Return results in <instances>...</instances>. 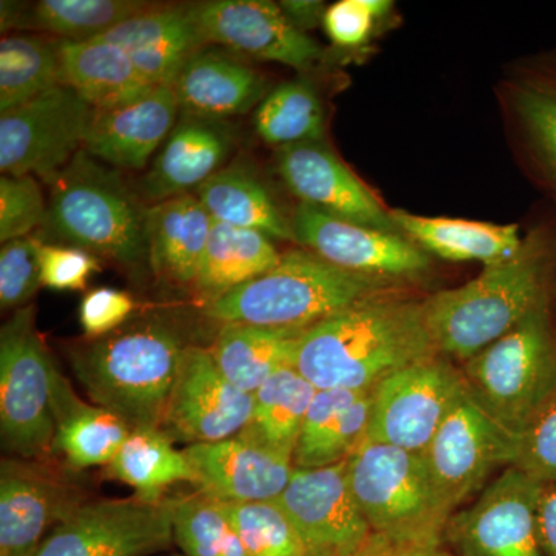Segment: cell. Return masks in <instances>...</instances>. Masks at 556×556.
<instances>
[{"label":"cell","mask_w":556,"mask_h":556,"mask_svg":"<svg viewBox=\"0 0 556 556\" xmlns=\"http://www.w3.org/2000/svg\"><path fill=\"white\" fill-rule=\"evenodd\" d=\"M134 309L135 300L129 292L94 288L80 300L79 324L87 339L104 338L123 327Z\"/></svg>","instance_id":"obj_46"},{"label":"cell","mask_w":556,"mask_h":556,"mask_svg":"<svg viewBox=\"0 0 556 556\" xmlns=\"http://www.w3.org/2000/svg\"><path fill=\"white\" fill-rule=\"evenodd\" d=\"M80 500L33 460L9 457L0 467V556H35L51 530Z\"/></svg>","instance_id":"obj_18"},{"label":"cell","mask_w":556,"mask_h":556,"mask_svg":"<svg viewBox=\"0 0 556 556\" xmlns=\"http://www.w3.org/2000/svg\"><path fill=\"white\" fill-rule=\"evenodd\" d=\"M276 503L308 556H353L371 533L351 492L346 459L331 467L294 468Z\"/></svg>","instance_id":"obj_15"},{"label":"cell","mask_w":556,"mask_h":556,"mask_svg":"<svg viewBox=\"0 0 556 556\" xmlns=\"http://www.w3.org/2000/svg\"><path fill=\"white\" fill-rule=\"evenodd\" d=\"M281 10L289 17V21L302 30V27L316 24L318 16H320L321 7L320 2H281ZM303 31V30H302Z\"/></svg>","instance_id":"obj_49"},{"label":"cell","mask_w":556,"mask_h":556,"mask_svg":"<svg viewBox=\"0 0 556 556\" xmlns=\"http://www.w3.org/2000/svg\"><path fill=\"white\" fill-rule=\"evenodd\" d=\"M280 258L276 244L265 233L212 218L193 291L206 306L268 273Z\"/></svg>","instance_id":"obj_30"},{"label":"cell","mask_w":556,"mask_h":556,"mask_svg":"<svg viewBox=\"0 0 556 556\" xmlns=\"http://www.w3.org/2000/svg\"><path fill=\"white\" fill-rule=\"evenodd\" d=\"M302 334L299 329L225 324L208 350L226 379L244 393L254 394L270 376L292 367Z\"/></svg>","instance_id":"obj_32"},{"label":"cell","mask_w":556,"mask_h":556,"mask_svg":"<svg viewBox=\"0 0 556 556\" xmlns=\"http://www.w3.org/2000/svg\"><path fill=\"white\" fill-rule=\"evenodd\" d=\"M277 170L300 204L368 228L397 232L391 214L383 211L361 179L320 142L278 149Z\"/></svg>","instance_id":"obj_19"},{"label":"cell","mask_w":556,"mask_h":556,"mask_svg":"<svg viewBox=\"0 0 556 556\" xmlns=\"http://www.w3.org/2000/svg\"><path fill=\"white\" fill-rule=\"evenodd\" d=\"M543 484L508 467L477 503L450 518L445 538L457 556H544L536 529Z\"/></svg>","instance_id":"obj_14"},{"label":"cell","mask_w":556,"mask_h":556,"mask_svg":"<svg viewBox=\"0 0 556 556\" xmlns=\"http://www.w3.org/2000/svg\"><path fill=\"white\" fill-rule=\"evenodd\" d=\"M61 83V40L10 35L0 40V113L11 112Z\"/></svg>","instance_id":"obj_35"},{"label":"cell","mask_w":556,"mask_h":556,"mask_svg":"<svg viewBox=\"0 0 556 556\" xmlns=\"http://www.w3.org/2000/svg\"><path fill=\"white\" fill-rule=\"evenodd\" d=\"M353 556H457L447 548L434 544L402 543L378 533H369L365 543Z\"/></svg>","instance_id":"obj_47"},{"label":"cell","mask_w":556,"mask_h":556,"mask_svg":"<svg viewBox=\"0 0 556 556\" xmlns=\"http://www.w3.org/2000/svg\"><path fill=\"white\" fill-rule=\"evenodd\" d=\"M179 104L172 84L135 100L93 109L83 149L112 167L141 170L177 126Z\"/></svg>","instance_id":"obj_21"},{"label":"cell","mask_w":556,"mask_h":556,"mask_svg":"<svg viewBox=\"0 0 556 556\" xmlns=\"http://www.w3.org/2000/svg\"><path fill=\"white\" fill-rule=\"evenodd\" d=\"M536 529L544 556H556V485H544L538 500Z\"/></svg>","instance_id":"obj_48"},{"label":"cell","mask_w":556,"mask_h":556,"mask_svg":"<svg viewBox=\"0 0 556 556\" xmlns=\"http://www.w3.org/2000/svg\"><path fill=\"white\" fill-rule=\"evenodd\" d=\"M518 448L519 434L467 388L422 455L438 489L456 511L496 468L515 466Z\"/></svg>","instance_id":"obj_10"},{"label":"cell","mask_w":556,"mask_h":556,"mask_svg":"<svg viewBox=\"0 0 556 556\" xmlns=\"http://www.w3.org/2000/svg\"><path fill=\"white\" fill-rule=\"evenodd\" d=\"M346 475L372 533L402 543L441 546L455 510L438 489L424 455L365 434L346 457Z\"/></svg>","instance_id":"obj_6"},{"label":"cell","mask_w":556,"mask_h":556,"mask_svg":"<svg viewBox=\"0 0 556 556\" xmlns=\"http://www.w3.org/2000/svg\"><path fill=\"white\" fill-rule=\"evenodd\" d=\"M254 394L233 386L208 348L182 351L161 431L172 442L212 444L240 434L251 420Z\"/></svg>","instance_id":"obj_13"},{"label":"cell","mask_w":556,"mask_h":556,"mask_svg":"<svg viewBox=\"0 0 556 556\" xmlns=\"http://www.w3.org/2000/svg\"><path fill=\"white\" fill-rule=\"evenodd\" d=\"M204 495L222 503L276 501L294 473L292 455L237 434L185 450Z\"/></svg>","instance_id":"obj_20"},{"label":"cell","mask_w":556,"mask_h":556,"mask_svg":"<svg viewBox=\"0 0 556 556\" xmlns=\"http://www.w3.org/2000/svg\"><path fill=\"white\" fill-rule=\"evenodd\" d=\"M515 468L543 485H556V394L519 437Z\"/></svg>","instance_id":"obj_42"},{"label":"cell","mask_w":556,"mask_h":556,"mask_svg":"<svg viewBox=\"0 0 556 556\" xmlns=\"http://www.w3.org/2000/svg\"><path fill=\"white\" fill-rule=\"evenodd\" d=\"M390 9L387 0H340L325 10V31L336 46H361L368 39L375 21Z\"/></svg>","instance_id":"obj_45"},{"label":"cell","mask_w":556,"mask_h":556,"mask_svg":"<svg viewBox=\"0 0 556 556\" xmlns=\"http://www.w3.org/2000/svg\"><path fill=\"white\" fill-rule=\"evenodd\" d=\"M467 388L438 356L399 369L372 390L367 437L422 455Z\"/></svg>","instance_id":"obj_12"},{"label":"cell","mask_w":556,"mask_h":556,"mask_svg":"<svg viewBox=\"0 0 556 556\" xmlns=\"http://www.w3.org/2000/svg\"><path fill=\"white\" fill-rule=\"evenodd\" d=\"M223 506L248 556H308L298 530L276 501L223 503Z\"/></svg>","instance_id":"obj_39"},{"label":"cell","mask_w":556,"mask_h":556,"mask_svg":"<svg viewBox=\"0 0 556 556\" xmlns=\"http://www.w3.org/2000/svg\"><path fill=\"white\" fill-rule=\"evenodd\" d=\"M93 108L68 87H54L0 118V170L53 181L83 149Z\"/></svg>","instance_id":"obj_11"},{"label":"cell","mask_w":556,"mask_h":556,"mask_svg":"<svg viewBox=\"0 0 556 556\" xmlns=\"http://www.w3.org/2000/svg\"><path fill=\"white\" fill-rule=\"evenodd\" d=\"M50 189L43 226L51 236L129 273L148 268L149 206L115 167L80 149Z\"/></svg>","instance_id":"obj_3"},{"label":"cell","mask_w":556,"mask_h":556,"mask_svg":"<svg viewBox=\"0 0 556 556\" xmlns=\"http://www.w3.org/2000/svg\"><path fill=\"white\" fill-rule=\"evenodd\" d=\"M258 137L278 149L320 141L325 113L317 91L303 80L280 84L260 102L254 116Z\"/></svg>","instance_id":"obj_37"},{"label":"cell","mask_w":556,"mask_h":556,"mask_svg":"<svg viewBox=\"0 0 556 556\" xmlns=\"http://www.w3.org/2000/svg\"><path fill=\"white\" fill-rule=\"evenodd\" d=\"M212 217L195 193L148 207L149 268L175 288L195 287Z\"/></svg>","instance_id":"obj_25"},{"label":"cell","mask_w":556,"mask_h":556,"mask_svg":"<svg viewBox=\"0 0 556 556\" xmlns=\"http://www.w3.org/2000/svg\"><path fill=\"white\" fill-rule=\"evenodd\" d=\"M179 112L225 121L244 115L265 100L266 80L257 70L217 51L193 54L172 84Z\"/></svg>","instance_id":"obj_24"},{"label":"cell","mask_w":556,"mask_h":556,"mask_svg":"<svg viewBox=\"0 0 556 556\" xmlns=\"http://www.w3.org/2000/svg\"><path fill=\"white\" fill-rule=\"evenodd\" d=\"M316 393L298 369L281 368L255 391L251 420L240 437L292 455Z\"/></svg>","instance_id":"obj_34"},{"label":"cell","mask_w":556,"mask_h":556,"mask_svg":"<svg viewBox=\"0 0 556 556\" xmlns=\"http://www.w3.org/2000/svg\"><path fill=\"white\" fill-rule=\"evenodd\" d=\"M192 13L204 43H222L254 60L300 70L321 58L316 40L268 0H211L192 3Z\"/></svg>","instance_id":"obj_16"},{"label":"cell","mask_w":556,"mask_h":556,"mask_svg":"<svg viewBox=\"0 0 556 556\" xmlns=\"http://www.w3.org/2000/svg\"><path fill=\"white\" fill-rule=\"evenodd\" d=\"M164 556H185V555H182L181 552H174V554H167Z\"/></svg>","instance_id":"obj_50"},{"label":"cell","mask_w":556,"mask_h":556,"mask_svg":"<svg viewBox=\"0 0 556 556\" xmlns=\"http://www.w3.org/2000/svg\"><path fill=\"white\" fill-rule=\"evenodd\" d=\"M295 241L331 265L358 276L405 277L430 265L426 252L397 232L357 225L300 204L292 219Z\"/></svg>","instance_id":"obj_17"},{"label":"cell","mask_w":556,"mask_h":556,"mask_svg":"<svg viewBox=\"0 0 556 556\" xmlns=\"http://www.w3.org/2000/svg\"><path fill=\"white\" fill-rule=\"evenodd\" d=\"M172 529L185 556H248L223 503L204 493L175 497Z\"/></svg>","instance_id":"obj_38"},{"label":"cell","mask_w":556,"mask_h":556,"mask_svg":"<svg viewBox=\"0 0 556 556\" xmlns=\"http://www.w3.org/2000/svg\"><path fill=\"white\" fill-rule=\"evenodd\" d=\"M53 368L35 306L14 311L0 331V437L3 452L17 459L36 463L53 453Z\"/></svg>","instance_id":"obj_8"},{"label":"cell","mask_w":556,"mask_h":556,"mask_svg":"<svg viewBox=\"0 0 556 556\" xmlns=\"http://www.w3.org/2000/svg\"><path fill=\"white\" fill-rule=\"evenodd\" d=\"M38 237H22L3 243L0 249V306L17 311L30 305L42 287Z\"/></svg>","instance_id":"obj_40"},{"label":"cell","mask_w":556,"mask_h":556,"mask_svg":"<svg viewBox=\"0 0 556 556\" xmlns=\"http://www.w3.org/2000/svg\"><path fill=\"white\" fill-rule=\"evenodd\" d=\"M101 39L116 43L152 86L174 84L179 70L199 53L204 40L192 5H155L116 25Z\"/></svg>","instance_id":"obj_23"},{"label":"cell","mask_w":556,"mask_h":556,"mask_svg":"<svg viewBox=\"0 0 556 556\" xmlns=\"http://www.w3.org/2000/svg\"><path fill=\"white\" fill-rule=\"evenodd\" d=\"M233 144L236 138L225 121L182 115L141 179L138 195L153 206L195 192L223 169Z\"/></svg>","instance_id":"obj_22"},{"label":"cell","mask_w":556,"mask_h":556,"mask_svg":"<svg viewBox=\"0 0 556 556\" xmlns=\"http://www.w3.org/2000/svg\"><path fill=\"white\" fill-rule=\"evenodd\" d=\"M544 302V254L540 241H529L517 257L485 266L473 280L431 295L422 306L438 353L466 364Z\"/></svg>","instance_id":"obj_4"},{"label":"cell","mask_w":556,"mask_h":556,"mask_svg":"<svg viewBox=\"0 0 556 556\" xmlns=\"http://www.w3.org/2000/svg\"><path fill=\"white\" fill-rule=\"evenodd\" d=\"M372 391L317 390L292 453L294 468H324L343 463L365 438Z\"/></svg>","instance_id":"obj_27"},{"label":"cell","mask_w":556,"mask_h":556,"mask_svg":"<svg viewBox=\"0 0 556 556\" xmlns=\"http://www.w3.org/2000/svg\"><path fill=\"white\" fill-rule=\"evenodd\" d=\"M100 269V258L84 249L42 241L40 247L42 287L56 289V291H83L91 274Z\"/></svg>","instance_id":"obj_43"},{"label":"cell","mask_w":556,"mask_h":556,"mask_svg":"<svg viewBox=\"0 0 556 556\" xmlns=\"http://www.w3.org/2000/svg\"><path fill=\"white\" fill-rule=\"evenodd\" d=\"M193 193L217 222L258 230L273 239L295 241L292 223L281 214L268 188L241 163L223 167Z\"/></svg>","instance_id":"obj_33"},{"label":"cell","mask_w":556,"mask_h":556,"mask_svg":"<svg viewBox=\"0 0 556 556\" xmlns=\"http://www.w3.org/2000/svg\"><path fill=\"white\" fill-rule=\"evenodd\" d=\"M110 477L137 490V495L163 497L178 482L195 484V473L185 452L161 430H135L109 464Z\"/></svg>","instance_id":"obj_36"},{"label":"cell","mask_w":556,"mask_h":556,"mask_svg":"<svg viewBox=\"0 0 556 556\" xmlns=\"http://www.w3.org/2000/svg\"><path fill=\"white\" fill-rule=\"evenodd\" d=\"M2 28L35 30L60 40L101 38L153 3L141 0H40L33 5L2 3Z\"/></svg>","instance_id":"obj_31"},{"label":"cell","mask_w":556,"mask_h":556,"mask_svg":"<svg viewBox=\"0 0 556 556\" xmlns=\"http://www.w3.org/2000/svg\"><path fill=\"white\" fill-rule=\"evenodd\" d=\"M47 207L38 179L31 175L0 178V241L28 237L36 228L43 226Z\"/></svg>","instance_id":"obj_41"},{"label":"cell","mask_w":556,"mask_h":556,"mask_svg":"<svg viewBox=\"0 0 556 556\" xmlns=\"http://www.w3.org/2000/svg\"><path fill=\"white\" fill-rule=\"evenodd\" d=\"M188 346L161 321L116 329L67 350L72 371L98 407L135 430H161L182 351Z\"/></svg>","instance_id":"obj_2"},{"label":"cell","mask_w":556,"mask_h":556,"mask_svg":"<svg viewBox=\"0 0 556 556\" xmlns=\"http://www.w3.org/2000/svg\"><path fill=\"white\" fill-rule=\"evenodd\" d=\"M517 110L556 178V91L527 86L517 93Z\"/></svg>","instance_id":"obj_44"},{"label":"cell","mask_w":556,"mask_h":556,"mask_svg":"<svg viewBox=\"0 0 556 556\" xmlns=\"http://www.w3.org/2000/svg\"><path fill=\"white\" fill-rule=\"evenodd\" d=\"M397 230L407 233L427 251L452 262H481L485 266L517 257L525 248L518 226L422 217L407 211L391 212Z\"/></svg>","instance_id":"obj_29"},{"label":"cell","mask_w":556,"mask_h":556,"mask_svg":"<svg viewBox=\"0 0 556 556\" xmlns=\"http://www.w3.org/2000/svg\"><path fill=\"white\" fill-rule=\"evenodd\" d=\"M378 294V280L331 265L308 249H292L243 287L204 306L218 324L305 331Z\"/></svg>","instance_id":"obj_5"},{"label":"cell","mask_w":556,"mask_h":556,"mask_svg":"<svg viewBox=\"0 0 556 556\" xmlns=\"http://www.w3.org/2000/svg\"><path fill=\"white\" fill-rule=\"evenodd\" d=\"M175 497L83 501L35 556H149L174 543Z\"/></svg>","instance_id":"obj_9"},{"label":"cell","mask_w":556,"mask_h":556,"mask_svg":"<svg viewBox=\"0 0 556 556\" xmlns=\"http://www.w3.org/2000/svg\"><path fill=\"white\" fill-rule=\"evenodd\" d=\"M51 409L53 453H60L73 470L109 466L131 433L129 426L109 409L80 401L56 365L51 375Z\"/></svg>","instance_id":"obj_26"},{"label":"cell","mask_w":556,"mask_h":556,"mask_svg":"<svg viewBox=\"0 0 556 556\" xmlns=\"http://www.w3.org/2000/svg\"><path fill=\"white\" fill-rule=\"evenodd\" d=\"M438 354L422 303L375 295L303 331L292 367L317 390L368 393Z\"/></svg>","instance_id":"obj_1"},{"label":"cell","mask_w":556,"mask_h":556,"mask_svg":"<svg viewBox=\"0 0 556 556\" xmlns=\"http://www.w3.org/2000/svg\"><path fill=\"white\" fill-rule=\"evenodd\" d=\"M61 83L93 109L112 108L153 89L116 43L97 38L61 40Z\"/></svg>","instance_id":"obj_28"},{"label":"cell","mask_w":556,"mask_h":556,"mask_svg":"<svg viewBox=\"0 0 556 556\" xmlns=\"http://www.w3.org/2000/svg\"><path fill=\"white\" fill-rule=\"evenodd\" d=\"M471 393L521 437L556 394V340L547 300L504 338L466 362Z\"/></svg>","instance_id":"obj_7"}]
</instances>
